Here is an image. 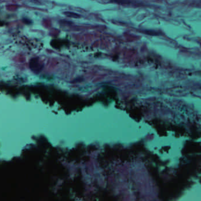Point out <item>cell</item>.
Returning <instances> with one entry per match:
<instances>
[{
	"label": "cell",
	"instance_id": "3",
	"mask_svg": "<svg viewBox=\"0 0 201 201\" xmlns=\"http://www.w3.org/2000/svg\"><path fill=\"white\" fill-rule=\"evenodd\" d=\"M145 33L148 34H152V35H156V32L154 31H145Z\"/></svg>",
	"mask_w": 201,
	"mask_h": 201
},
{
	"label": "cell",
	"instance_id": "1",
	"mask_svg": "<svg viewBox=\"0 0 201 201\" xmlns=\"http://www.w3.org/2000/svg\"><path fill=\"white\" fill-rule=\"evenodd\" d=\"M110 2L121 5H134L139 4V3L134 1L133 0H109Z\"/></svg>",
	"mask_w": 201,
	"mask_h": 201
},
{
	"label": "cell",
	"instance_id": "2",
	"mask_svg": "<svg viewBox=\"0 0 201 201\" xmlns=\"http://www.w3.org/2000/svg\"><path fill=\"white\" fill-rule=\"evenodd\" d=\"M65 14L68 17H71V18H79L80 17V15L77 13H71V12H66L65 13Z\"/></svg>",
	"mask_w": 201,
	"mask_h": 201
}]
</instances>
